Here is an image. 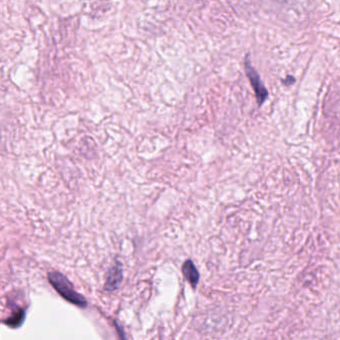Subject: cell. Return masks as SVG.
<instances>
[{"label":"cell","instance_id":"2","mask_svg":"<svg viewBox=\"0 0 340 340\" xmlns=\"http://www.w3.org/2000/svg\"><path fill=\"white\" fill-rule=\"evenodd\" d=\"M245 71H246V74H247L251 84L253 86V89L255 91L257 105H258V107H260L265 102V100L267 99L268 91L263 85L259 74L253 67L249 54L246 56V59H245Z\"/></svg>","mask_w":340,"mask_h":340},{"label":"cell","instance_id":"1","mask_svg":"<svg viewBox=\"0 0 340 340\" xmlns=\"http://www.w3.org/2000/svg\"><path fill=\"white\" fill-rule=\"evenodd\" d=\"M48 280L51 285L56 289L57 292L67 301L82 308L87 305L85 298L76 292L72 284L63 275L58 271H52L48 275Z\"/></svg>","mask_w":340,"mask_h":340},{"label":"cell","instance_id":"5","mask_svg":"<svg viewBox=\"0 0 340 340\" xmlns=\"http://www.w3.org/2000/svg\"><path fill=\"white\" fill-rule=\"evenodd\" d=\"M294 82H295V78L292 77V76H290V75L286 76V78L283 79V83L285 84V85H291V84H293Z\"/></svg>","mask_w":340,"mask_h":340},{"label":"cell","instance_id":"4","mask_svg":"<svg viewBox=\"0 0 340 340\" xmlns=\"http://www.w3.org/2000/svg\"><path fill=\"white\" fill-rule=\"evenodd\" d=\"M121 282H122V268L120 264H117L111 268V270L108 274L106 288L109 290H113L119 286Z\"/></svg>","mask_w":340,"mask_h":340},{"label":"cell","instance_id":"3","mask_svg":"<svg viewBox=\"0 0 340 340\" xmlns=\"http://www.w3.org/2000/svg\"><path fill=\"white\" fill-rule=\"evenodd\" d=\"M182 270H183V274L186 280L195 288L198 285L199 275H198V269L195 266L194 262L192 260H187L184 263Z\"/></svg>","mask_w":340,"mask_h":340}]
</instances>
